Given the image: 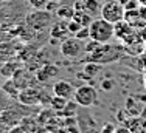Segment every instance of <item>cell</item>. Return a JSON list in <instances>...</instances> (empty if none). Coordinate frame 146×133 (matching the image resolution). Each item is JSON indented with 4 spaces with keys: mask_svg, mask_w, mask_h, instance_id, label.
I'll use <instances>...</instances> for the list:
<instances>
[{
    "mask_svg": "<svg viewBox=\"0 0 146 133\" xmlns=\"http://www.w3.org/2000/svg\"><path fill=\"white\" fill-rule=\"evenodd\" d=\"M89 33L90 39L100 42V43H109L115 37V25L100 16L92 20L89 26Z\"/></svg>",
    "mask_w": 146,
    "mask_h": 133,
    "instance_id": "1",
    "label": "cell"
},
{
    "mask_svg": "<svg viewBox=\"0 0 146 133\" xmlns=\"http://www.w3.org/2000/svg\"><path fill=\"white\" fill-rule=\"evenodd\" d=\"M87 62H96V64H109L120 59V48L109 43H100L95 51L87 54Z\"/></svg>",
    "mask_w": 146,
    "mask_h": 133,
    "instance_id": "2",
    "label": "cell"
},
{
    "mask_svg": "<svg viewBox=\"0 0 146 133\" xmlns=\"http://www.w3.org/2000/svg\"><path fill=\"white\" fill-rule=\"evenodd\" d=\"M124 14H126V9L123 8L120 0H106L101 5V11H100V16L113 25L124 20Z\"/></svg>",
    "mask_w": 146,
    "mask_h": 133,
    "instance_id": "3",
    "label": "cell"
},
{
    "mask_svg": "<svg viewBox=\"0 0 146 133\" xmlns=\"http://www.w3.org/2000/svg\"><path fill=\"white\" fill-rule=\"evenodd\" d=\"M59 51H61V54L67 59H78L79 56H82L86 53L84 40L78 39V37H75V36L67 37V39H64L61 42Z\"/></svg>",
    "mask_w": 146,
    "mask_h": 133,
    "instance_id": "4",
    "label": "cell"
},
{
    "mask_svg": "<svg viewBox=\"0 0 146 133\" xmlns=\"http://www.w3.org/2000/svg\"><path fill=\"white\" fill-rule=\"evenodd\" d=\"M27 25L34 31H42L45 28L51 26L53 20H51V13L47 9H33L25 19Z\"/></svg>",
    "mask_w": 146,
    "mask_h": 133,
    "instance_id": "5",
    "label": "cell"
},
{
    "mask_svg": "<svg viewBox=\"0 0 146 133\" xmlns=\"http://www.w3.org/2000/svg\"><path fill=\"white\" fill-rule=\"evenodd\" d=\"M73 99L76 101L78 105L89 108V107H93L98 102V92H96V88L92 85H81L75 90Z\"/></svg>",
    "mask_w": 146,
    "mask_h": 133,
    "instance_id": "6",
    "label": "cell"
},
{
    "mask_svg": "<svg viewBox=\"0 0 146 133\" xmlns=\"http://www.w3.org/2000/svg\"><path fill=\"white\" fill-rule=\"evenodd\" d=\"M124 20H126L131 26H134L135 30L145 28L146 26V6H138V8H135V9L126 11Z\"/></svg>",
    "mask_w": 146,
    "mask_h": 133,
    "instance_id": "7",
    "label": "cell"
},
{
    "mask_svg": "<svg viewBox=\"0 0 146 133\" xmlns=\"http://www.w3.org/2000/svg\"><path fill=\"white\" fill-rule=\"evenodd\" d=\"M40 94H42V92H40V90L34 88V87H27V88H22V90H20L17 101H19L22 105L33 107V105L40 104Z\"/></svg>",
    "mask_w": 146,
    "mask_h": 133,
    "instance_id": "8",
    "label": "cell"
},
{
    "mask_svg": "<svg viewBox=\"0 0 146 133\" xmlns=\"http://www.w3.org/2000/svg\"><path fill=\"white\" fill-rule=\"evenodd\" d=\"M50 36L53 42H62L64 39L70 37V31H68V20H58L53 22L50 26Z\"/></svg>",
    "mask_w": 146,
    "mask_h": 133,
    "instance_id": "9",
    "label": "cell"
},
{
    "mask_svg": "<svg viewBox=\"0 0 146 133\" xmlns=\"http://www.w3.org/2000/svg\"><path fill=\"white\" fill-rule=\"evenodd\" d=\"M75 90H76L75 87H73L68 80H64V79H59L53 84V94L65 97V99H73Z\"/></svg>",
    "mask_w": 146,
    "mask_h": 133,
    "instance_id": "10",
    "label": "cell"
},
{
    "mask_svg": "<svg viewBox=\"0 0 146 133\" xmlns=\"http://www.w3.org/2000/svg\"><path fill=\"white\" fill-rule=\"evenodd\" d=\"M58 73H59V70H58V66L56 65H51V64H47V65H44V66H40L39 70L36 71V80L37 82H40V84H47V82H50L51 79H54L58 76Z\"/></svg>",
    "mask_w": 146,
    "mask_h": 133,
    "instance_id": "11",
    "label": "cell"
},
{
    "mask_svg": "<svg viewBox=\"0 0 146 133\" xmlns=\"http://www.w3.org/2000/svg\"><path fill=\"white\" fill-rule=\"evenodd\" d=\"M0 59L3 62L17 59V48L13 42H0Z\"/></svg>",
    "mask_w": 146,
    "mask_h": 133,
    "instance_id": "12",
    "label": "cell"
},
{
    "mask_svg": "<svg viewBox=\"0 0 146 133\" xmlns=\"http://www.w3.org/2000/svg\"><path fill=\"white\" fill-rule=\"evenodd\" d=\"M19 68H20V64L16 61V59H13V61H6V62H3L2 66H0V76H3L5 79L13 78Z\"/></svg>",
    "mask_w": 146,
    "mask_h": 133,
    "instance_id": "13",
    "label": "cell"
},
{
    "mask_svg": "<svg viewBox=\"0 0 146 133\" xmlns=\"http://www.w3.org/2000/svg\"><path fill=\"white\" fill-rule=\"evenodd\" d=\"M2 92L5 93L8 97L17 99V97H19V93H20V88L17 87V84H16L14 79L8 78V79H5V82H3V85H2Z\"/></svg>",
    "mask_w": 146,
    "mask_h": 133,
    "instance_id": "14",
    "label": "cell"
},
{
    "mask_svg": "<svg viewBox=\"0 0 146 133\" xmlns=\"http://www.w3.org/2000/svg\"><path fill=\"white\" fill-rule=\"evenodd\" d=\"M31 78H33V76H31L30 71H28V70H25V68H19V70L16 71V74L13 76V79L16 80L17 87H19L20 90H22V88H27V87H30L28 82L31 80Z\"/></svg>",
    "mask_w": 146,
    "mask_h": 133,
    "instance_id": "15",
    "label": "cell"
},
{
    "mask_svg": "<svg viewBox=\"0 0 146 133\" xmlns=\"http://www.w3.org/2000/svg\"><path fill=\"white\" fill-rule=\"evenodd\" d=\"M75 9H76V8H75ZM73 19H75L81 26H90V23H92V20H93V16H92L90 13H87L86 9L79 8V9H76V11H75Z\"/></svg>",
    "mask_w": 146,
    "mask_h": 133,
    "instance_id": "16",
    "label": "cell"
},
{
    "mask_svg": "<svg viewBox=\"0 0 146 133\" xmlns=\"http://www.w3.org/2000/svg\"><path fill=\"white\" fill-rule=\"evenodd\" d=\"M75 6L73 5H62L56 9V16L62 20H72L73 16H75Z\"/></svg>",
    "mask_w": 146,
    "mask_h": 133,
    "instance_id": "17",
    "label": "cell"
},
{
    "mask_svg": "<svg viewBox=\"0 0 146 133\" xmlns=\"http://www.w3.org/2000/svg\"><path fill=\"white\" fill-rule=\"evenodd\" d=\"M68 101H70V99H65V97H61V96L53 94V96H51V99H50V107L53 108L54 111H59V113H61V111L67 107Z\"/></svg>",
    "mask_w": 146,
    "mask_h": 133,
    "instance_id": "18",
    "label": "cell"
},
{
    "mask_svg": "<svg viewBox=\"0 0 146 133\" xmlns=\"http://www.w3.org/2000/svg\"><path fill=\"white\" fill-rule=\"evenodd\" d=\"M98 71H100V64H96V62H87L84 65V70H82L86 78H93V76L98 74Z\"/></svg>",
    "mask_w": 146,
    "mask_h": 133,
    "instance_id": "19",
    "label": "cell"
},
{
    "mask_svg": "<svg viewBox=\"0 0 146 133\" xmlns=\"http://www.w3.org/2000/svg\"><path fill=\"white\" fill-rule=\"evenodd\" d=\"M50 0H28V5L33 9H45Z\"/></svg>",
    "mask_w": 146,
    "mask_h": 133,
    "instance_id": "20",
    "label": "cell"
},
{
    "mask_svg": "<svg viewBox=\"0 0 146 133\" xmlns=\"http://www.w3.org/2000/svg\"><path fill=\"white\" fill-rule=\"evenodd\" d=\"M120 3L123 5V8L126 9V11H131V9H135V8L140 6L138 0H120Z\"/></svg>",
    "mask_w": 146,
    "mask_h": 133,
    "instance_id": "21",
    "label": "cell"
},
{
    "mask_svg": "<svg viewBox=\"0 0 146 133\" xmlns=\"http://www.w3.org/2000/svg\"><path fill=\"white\" fill-rule=\"evenodd\" d=\"M75 37H78V39L81 40H87L90 39V33H89V26H82L81 30L78 31V33L75 34Z\"/></svg>",
    "mask_w": 146,
    "mask_h": 133,
    "instance_id": "22",
    "label": "cell"
},
{
    "mask_svg": "<svg viewBox=\"0 0 146 133\" xmlns=\"http://www.w3.org/2000/svg\"><path fill=\"white\" fill-rule=\"evenodd\" d=\"M81 25H79V23L78 22H76V20L75 19H72V20H68V31H70V34H72V36H75V34L76 33H78V31L79 30H81Z\"/></svg>",
    "mask_w": 146,
    "mask_h": 133,
    "instance_id": "23",
    "label": "cell"
},
{
    "mask_svg": "<svg viewBox=\"0 0 146 133\" xmlns=\"http://www.w3.org/2000/svg\"><path fill=\"white\" fill-rule=\"evenodd\" d=\"M113 133H134L129 127H117Z\"/></svg>",
    "mask_w": 146,
    "mask_h": 133,
    "instance_id": "24",
    "label": "cell"
},
{
    "mask_svg": "<svg viewBox=\"0 0 146 133\" xmlns=\"http://www.w3.org/2000/svg\"><path fill=\"white\" fill-rule=\"evenodd\" d=\"M138 3H140V6H146V0H138Z\"/></svg>",
    "mask_w": 146,
    "mask_h": 133,
    "instance_id": "25",
    "label": "cell"
},
{
    "mask_svg": "<svg viewBox=\"0 0 146 133\" xmlns=\"http://www.w3.org/2000/svg\"><path fill=\"white\" fill-rule=\"evenodd\" d=\"M3 65V61H2V59H0V66H2Z\"/></svg>",
    "mask_w": 146,
    "mask_h": 133,
    "instance_id": "26",
    "label": "cell"
},
{
    "mask_svg": "<svg viewBox=\"0 0 146 133\" xmlns=\"http://www.w3.org/2000/svg\"><path fill=\"white\" fill-rule=\"evenodd\" d=\"M51 2H61V0H51Z\"/></svg>",
    "mask_w": 146,
    "mask_h": 133,
    "instance_id": "27",
    "label": "cell"
},
{
    "mask_svg": "<svg viewBox=\"0 0 146 133\" xmlns=\"http://www.w3.org/2000/svg\"><path fill=\"white\" fill-rule=\"evenodd\" d=\"M145 87H146V76H145Z\"/></svg>",
    "mask_w": 146,
    "mask_h": 133,
    "instance_id": "28",
    "label": "cell"
}]
</instances>
